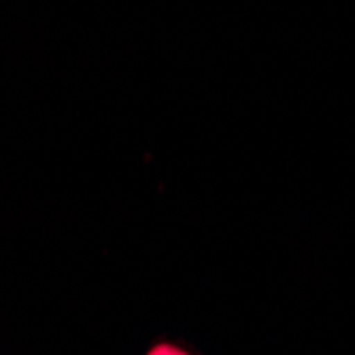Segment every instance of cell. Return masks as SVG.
Here are the masks:
<instances>
[{"label": "cell", "mask_w": 355, "mask_h": 355, "mask_svg": "<svg viewBox=\"0 0 355 355\" xmlns=\"http://www.w3.org/2000/svg\"><path fill=\"white\" fill-rule=\"evenodd\" d=\"M145 355H198L191 347L181 345V343H173V340H155Z\"/></svg>", "instance_id": "1"}]
</instances>
